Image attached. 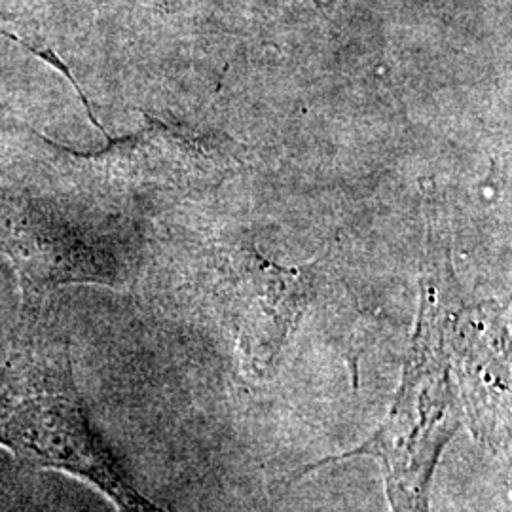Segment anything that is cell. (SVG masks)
I'll list each match as a JSON object with an SVG mask.
<instances>
[{"label":"cell","instance_id":"obj_1","mask_svg":"<svg viewBox=\"0 0 512 512\" xmlns=\"http://www.w3.org/2000/svg\"><path fill=\"white\" fill-rule=\"evenodd\" d=\"M0 446L92 484L120 512H165L131 484L93 431L67 346L31 332L0 355Z\"/></svg>","mask_w":512,"mask_h":512},{"label":"cell","instance_id":"obj_3","mask_svg":"<svg viewBox=\"0 0 512 512\" xmlns=\"http://www.w3.org/2000/svg\"><path fill=\"white\" fill-rule=\"evenodd\" d=\"M0 247L18 270L27 298L67 283L112 285L118 277L112 256L37 205L8 196H0Z\"/></svg>","mask_w":512,"mask_h":512},{"label":"cell","instance_id":"obj_2","mask_svg":"<svg viewBox=\"0 0 512 512\" xmlns=\"http://www.w3.org/2000/svg\"><path fill=\"white\" fill-rule=\"evenodd\" d=\"M439 338L435 311L423 302L416 344L382 427L355 450L311 469L351 458L374 459L384 473L389 511L429 512L433 475L444 446L458 431L461 410Z\"/></svg>","mask_w":512,"mask_h":512}]
</instances>
